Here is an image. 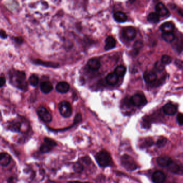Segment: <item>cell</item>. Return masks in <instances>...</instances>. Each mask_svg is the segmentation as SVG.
<instances>
[{
    "label": "cell",
    "instance_id": "1",
    "mask_svg": "<svg viewBox=\"0 0 183 183\" xmlns=\"http://www.w3.org/2000/svg\"><path fill=\"white\" fill-rule=\"evenodd\" d=\"M10 81L16 87L23 90H26L27 82L26 81V74L23 72L14 70L10 73Z\"/></svg>",
    "mask_w": 183,
    "mask_h": 183
},
{
    "label": "cell",
    "instance_id": "2",
    "mask_svg": "<svg viewBox=\"0 0 183 183\" xmlns=\"http://www.w3.org/2000/svg\"><path fill=\"white\" fill-rule=\"evenodd\" d=\"M95 159L101 167H106L110 166L112 163L110 154L106 150H101L97 153L95 155Z\"/></svg>",
    "mask_w": 183,
    "mask_h": 183
},
{
    "label": "cell",
    "instance_id": "3",
    "mask_svg": "<svg viewBox=\"0 0 183 183\" xmlns=\"http://www.w3.org/2000/svg\"><path fill=\"white\" fill-rule=\"evenodd\" d=\"M121 162L122 166L129 171H134L138 167L133 158L127 154L121 157Z\"/></svg>",
    "mask_w": 183,
    "mask_h": 183
},
{
    "label": "cell",
    "instance_id": "4",
    "mask_svg": "<svg viewBox=\"0 0 183 183\" xmlns=\"http://www.w3.org/2000/svg\"><path fill=\"white\" fill-rule=\"evenodd\" d=\"M59 110L61 115L64 118L70 117L72 115V106L70 104L66 101H63L59 103Z\"/></svg>",
    "mask_w": 183,
    "mask_h": 183
},
{
    "label": "cell",
    "instance_id": "5",
    "mask_svg": "<svg viewBox=\"0 0 183 183\" xmlns=\"http://www.w3.org/2000/svg\"><path fill=\"white\" fill-rule=\"evenodd\" d=\"M37 114L41 120L45 123H50L52 120V117L51 113L45 107L42 106L39 107L37 110Z\"/></svg>",
    "mask_w": 183,
    "mask_h": 183
},
{
    "label": "cell",
    "instance_id": "6",
    "mask_svg": "<svg viewBox=\"0 0 183 183\" xmlns=\"http://www.w3.org/2000/svg\"><path fill=\"white\" fill-rule=\"evenodd\" d=\"M131 103L132 104L137 107H141L147 103V100L144 95L136 94L131 97Z\"/></svg>",
    "mask_w": 183,
    "mask_h": 183
},
{
    "label": "cell",
    "instance_id": "7",
    "mask_svg": "<svg viewBox=\"0 0 183 183\" xmlns=\"http://www.w3.org/2000/svg\"><path fill=\"white\" fill-rule=\"evenodd\" d=\"M122 35L127 40H133L136 36V30L132 26L125 27L122 31Z\"/></svg>",
    "mask_w": 183,
    "mask_h": 183
},
{
    "label": "cell",
    "instance_id": "8",
    "mask_svg": "<svg viewBox=\"0 0 183 183\" xmlns=\"http://www.w3.org/2000/svg\"><path fill=\"white\" fill-rule=\"evenodd\" d=\"M163 111L167 115H173L177 111V106L171 103H169L163 107Z\"/></svg>",
    "mask_w": 183,
    "mask_h": 183
},
{
    "label": "cell",
    "instance_id": "9",
    "mask_svg": "<svg viewBox=\"0 0 183 183\" xmlns=\"http://www.w3.org/2000/svg\"><path fill=\"white\" fill-rule=\"evenodd\" d=\"M152 178L154 183H163L166 181V175L161 171H156L152 174Z\"/></svg>",
    "mask_w": 183,
    "mask_h": 183
},
{
    "label": "cell",
    "instance_id": "10",
    "mask_svg": "<svg viewBox=\"0 0 183 183\" xmlns=\"http://www.w3.org/2000/svg\"><path fill=\"white\" fill-rule=\"evenodd\" d=\"M155 10L156 14L160 17H164L169 14V10L162 2H159L156 4Z\"/></svg>",
    "mask_w": 183,
    "mask_h": 183
},
{
    "label": "cell",
    "instance_id": "11",
    "mask_svg": "<svg viewBox=\"0 0 183 183\" xmlns=\"http://www.w3.org/2000/svg\"><path fill=\"white\" fill-rule=\"evenodd\" d=\"M87 66L91 70L97 71L101 67V62L98 59L94 58L89 59L87 63Z\"/></svg>",
    "mask_w": 183,
    "mask_h": 183
},
{
    "label": "cell",
    "instance_id": "12",
    "mask_svg": "<svg viewBox=\"0 0 183 183\" xmlns=\"http://www.w3.org/2000/svg\"><path fill=\"white\" fill-rule=\"evenodd\" d=\"M143 79L145 81V82L147 83H153L157 78V76L156 73L152 72V71L145 72L143 74Z\"/></svg>",
    "mask_w": 183,
    "mask_h": 183
},
{
    "label": "cell",
    "instance_id": "13",
    "mask_svg": "<svg viewBox=\"0 0 183 183\" xmlns=\"http://www.w3.org/2000/svg\"><path fill=\"white\" fill-rule=\"evenodd\" d=\"M168 168L170 171L175 174L182 175L183 174V166L181 164L176 163L172 161L171 163L168 166Z\"/></svg>",
    "mask_w": 183,
    "mask_h": 183
},
{
    "label": "cell",
    "instance_id": "14",
    "mask_svg": "<svg viewBox=\"0 0 183 183\" xmlns=\"http://www.w3.org/2000/svg\"><path fill=\"white\" fill-rule=\"evenodd\" d=\"M173 161L171 158L167 156H160L157 159V163L158 166L162 167H166L169 166Z\"/></svg>",
    "mask_w": 183,
    "mask_h": 183
},
{
    "label": "cell",
    "instance_id": "15",
    "mask_svg": "<svg viewBox=\"0 0 183 183\" xmlns=\"http://www.w3.org/2000/svg\"><path fill=\"white\" fill-rule=\"evenodd\" d=\"M55 89L59 93L66 94L70 89V86L67 82L63 81L57 84Z\"/></svg>",
    "mask_w": 183,
    "mask_h": 183
},
{
    "label": "cell",
    "instance_id": "16",
    "mask_svg": "<svg viewBox=\"0 0 183 183\" xmlns=\"http://www.w3.org/2000/svg\"><path fill=\"white\" fill-rule=\"evenodd\" d=\"M160 29L163 32V33L173 32L175 29V25L171 21H167L162 24L160 26Z\"/></svg>",
    "mask_w": 183,
    "mask_h": 183
},
{
    "label": "cell",
    "instance_id": "17",
    "mask_svg": "<svg viewBox=\"0 0 183 183\" xmlns=\"http://www.w3.org/2000/svg\"><path fill=\"white\" fill-rule=\"evenodd\" d=\"M105 43L104 49L106 51H109L115 47L117 42L115 39L112 36H109L105 40Z\"/></svg>",
    "mask_w": 183,
    "mask_h": 183
},
{
    "label": "cell",
    "instance_id": "18",
    "mask_svg": "<svg viewBox=\"0 0 183 183\" xmlns=\"http://www.w3.org/2000/svg\"><path fill=\"white\" fill-rule=\"evenodd\" d=\"M12 158L9 154L7 152L0 154V166L6 167L10 164Z\"/></svg>",
    "mask_w": 183,
    "mask_h": 183
},
{
    "label": "cell",
    "instance_id": "19",
    "mask_svg": "<svg viewBox=\"0 0 183 183\" xmlns=\"http://www.w3.org/2000/svg\"><path fill=\"white\" fill-rule=\"evenodd\" d=\"M106 81L108 84L115 86L119 81V77L115 73H112L107 75L106 77Z\"/></svg>",
    "mask_w": 183,
    "mask_h": 183
},
{
    "label": "cell",
    "instance_id": "20",
    "mask_svg": "<svg viewBox=\"0 0 183 183\" xmlns=\"http://www.w3.org/2000/svg\"><path fill=\"white\" fill-rule=\"evenodd\" d=\"M113 18L115 21L119 23H124L127 20V16L125 12L121 11L115 12L113 14Z\"/></svg>",
    "mask_w": 183,
    "mask_h": 183
},
{
    "label": "cell",
    "instance_id": "21",
    "mask_svg": "<svg viewBox=\"0 0 183 183\" xmlns=\"http://www.w3.org/2000/svg\"><path fill=\"white\" fill-rule=\"evenodd\" d=\"M53 85L51 82L49 81H45L41 84L40 89L44 94H47L50 93L52 91Z\"/></svg>",
    "mask_w": 183,
    "mask_h": 183
},
{
    "label": "cell",
    "instance_id": "22",
    "mask_svg": "<svg viewBox=\"0 0 183 183\" xmlns=\"http://www.w3.org/2000/svg\"><path fill=\"white\" fill-rule=\"evenodd\" d=\"M147 21L150 23H157L160 21V16L156 12H151L148 15Z\"/></svg>",
    "mask_w": 183,
    "mask_h": 183
},
{
    "label": "cell",
    "instance_id": "23",
    "mask_svg": "<svg viewBox=\"0 0 183 183\" xmlns=\"http://www.w3.org/2000/svg\"><path fill=\"white\" fill-rule=\"evenodd\" d=\"M161 37L164 41L169 43L172 42L175 38V35L173 32L163 33L161 35Z\"/></svg>",
    "mask_w": 183,
    "mask_h": 183
},
{
    "label": "cell",
    "instance_id": "24",
    "mask_svg": "<svg viewBox=\"0 0 183 183\" xmlns=\"http://www.w3.org/2000/svg\"><path fill=\"white\" fill-rule=\"evenodd\" d=\"M126 72V68L124 66L120 65L116 67L115 70V73L120 77H123Z\"/></svg>",
    "mask_w": 183,
    "mask_h": 183
},
{
    "label": "cell",
    "instance_id": "25",
    "mask_svg": "<svg viewBox=\"0 0 183 183\" xmlns=\"http://www.w3.org/2000/svg\"><path fill=\"white\" fill-rule=\"evenodd\" d=\"M21 125L19 122H12L9 125V129L12 132H20Z\"/></svg>",
    "mask_w": 183,
    "mask_h": 183
},
{
    "label": "cell",
    "instance_id": "26",
    "mask_svg": "<svg viewBox=\"0 0 183 183\" xmlns=\"http://www.w3.org/2000/svg\"><path fill=\"white\" fill-rule=\"evenodd\" d=\"M29 81L31 86L36 87L39 83V78L35 74H32L30 77Z\"/></svg>",
    "mask_w": 183,
    "mask_h": 183
},
{
    "label": "cell",
    "instance_id": "27",
    "mask_svg": "<svg viewBox=\"0 0 183 183\" xmlns=\"http://www.w3.org/2000/svg\"><path fill=\"white\" fill-rule=\"evenodd\" d=\"M167 138H164L163 136H161L157 140V141L156 142V146L158 147V148H162L163 147L166 143H167Z\"/></svg>",
    "mask_w": 183,
    "mask_h": 183
},
{
    "label": "cell",
    "instance_id": "28",
    "mask_svg": "<svg viewBox=\"0 0 183 183\" xmlns=\"http://www.w3.org/2000/svg\"><path fill=\"white\" fill-rule=\"evenodd\" d=\"M161 62L164 66L167 65V64H170L172 62L171 57L169 55H164L161 58Z\"/></svg>",
    "mask_w": 183,
    "mask_h": 183
},
{
    "label": "cell",
    "instance_id": "29",
    "mask_svg": "<svg viewBox=\"0 0 183 183\" xmlns=\"http://www.w3.org/2000/svg\"><path fill=\"white\" fill-rule=\"evenodd\" d=\"M52 148L51 147L49 146L48 144L44 143L41 144V146L40 147V151L42 153H46V152H49L52 150Z\"/></svg>",
    "mask_w": 183,
    "mask_h": 183
},
{
    "label": "cell",
    "instance_id": "30",
    "mask_svg": "<svg viewBox=\"0 0 183 183\" xmlns=\"http://www.w3.org/2000/svg\"><path fill=\"white\" fill-rule=\"evenodd\" d=\"M74 171L76 172L81 173L83 170V166L82 164L80 163V162H77V163L75 164V165L74 166Z\"/></svg>",
    "mask_w": 183,
    "mask_h": 183
},
{
    "label": "cell",
    "instance_id": "31",
    "mask_svg": "<svg viewBox=\"0 0 183 183\" xmlns=\"http://www.w3.org/2000/svg\"><path fill=\"white\" fill-rule=\"evenodd\" d=\"M44 143L48 144L49 146L51 147L52 148H53L54 147H55L57 146V143L53 140H52L51 138H45L44 139Z\"/></svg>",
    "mask_w": 183,
    "mask_h": 183
},
{
    "label": "cell",
    "instance_id": "32",
    "mask_svg": "<svg viewBox=\"0 0 183 183\" xmlns=\"http://www.w3.org/2000/svg\"><path fill=\"white\" fill-rule=\"evenodd\" d=\"M36 63L37 64H40V65H43V66H46L47 67H56V64H54L53 63H48V62H43L40 60H38L36 62Z\"/></svg>",
    "mask_w": 183,
    "mask_h": 183
},
{
    "label": "cell",
    "instance_id": "33",
    "mask_svg": "<svg viewBox=\"0 0 183 183\" xmlns=\"http://www.w3.org/2000/svg\"><path fill=\"white\" fill-rule=\"evenodd\" d=\"M155 68L158 72H162L164 68V65L161 61H157L155 64Z\"/></svg>",
    "mask_w": 183,
    "mask_h": 183
},
{
    "label": "cell",
    "instance_id": "34",
    "mask_svg": "<svg viewBox=\"0 0 183 183\" xmlns=\"http://www.w3.org/2000/svg\"><path fill=\"white\" fill-rule=\"evenodd\" d=\"M143 144L145 147H150L154 144V141L151 138H149L145 140Z\"/></svg>",
    "mask_w": 183,
    "mask_h": 183
},
{
    "label": "cell",
    "instance_id": "35",
    "mask_svg": "<svg viewBox=\"0 0 183 183\" xmlns=\"http://www.w3.org/2000/svg\"><path fill=\"white\" fill-rule=\"evenodd\" d=\"M177 120L180 126H182L183 125V115L182 113H180L177 116Z\"/></svg>",
    "mask_w": 183,
    "mask_h": 183
},
{
    "label": "cell",
    "instance_id": "36",
    "mask_svg": "<svg viewBox=\"0 0 183 183\" xmlns=\"http://www.w3.org/2000/svg\"><path fill=\"white\" fill-rule=\"evenodd\" d=\"M82 115L80 113H78L76 115V116L75 117L74 119V123L77 124V123H80L82 121Z\"/></svg>",
    "mask_w": 183,
    "mask_h": 183
},
{
    "label": "cell",
    "instance_id": "37",
    "mask_svg": "<svg viewBox=\"0 0 183 183\" xmlns=\"http://www.w3.org/2000/svg\"><path fill=\"white\" fill-rule=\"evenodd\" d=\"M142 46V43L140 41H136L134 44V47L135 51H138L141 48Z\"/></svg>",
    "mask_w": 183,
    "mask_h": 183
},
{
    "label": "cell",
    "instance_id": "38",
    "mask_svg": "<svg viewBox=\"0 0 183 183\" xmlns=\"http://www.w3.org/2000/svg\"><path fill=\"white\" fill-rule=\"evenodd\" d=\"M6 83V79L3 77H0V88H2Z\"/></svg>",
    "mask_w": 183,
    "mask_h": 183
},
{
    "label": "cell",
    "instance_id": "39",
    "mask_svg": "<svg viewBox=\"0 0 183 183\" xmlns=\"http://www.w3.org/2000/svg\"><path fill=\"white\" fill-rule=\"evenodd\" d=\"M0 37L2 38H6L7 37V35L6 34V32L3 30H0Z\"/></svg>",
    "mask_w": 183,
    "mask_h": 183
},
{
    "label": "cell",
    "instance_id": "40",
    "mask_svg": "<svg viewBox=\"0 0 183 183\" xmlns=\"http://www.w3.org/2000/svg\"><path fill=\"white\" fill-rule=\"evenodd\" d=\"M68 183H82L79 181H68Z\"/></svg>",
    "mask_w": 183,
    "mask_h": 183
},
{
    "label": "cell",
    "instance_id": "41",
    "mask_svg": "<svg viewBox=\"0 0 183 183\" xmlns=\"http://www.w3.org/2000/svg\"><path fill=\"white\" fill-rule=\"evenodd\" d=\"M88 183V182H86V183Z\"/></svg>",
    "mask_w": 183,
    "mask_h": 183
}]
</instances>
